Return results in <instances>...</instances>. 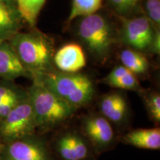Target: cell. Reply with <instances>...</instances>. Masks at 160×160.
Segmentation results:
<instances>
[{"label":"cell","mask_w":160,"mask_h":160,"mask_svg":"<svg viewBox=\"0 0 160 160\" xmlns=\"http://www.w3.org/2000/svg\"><path fill=\"white\" fill-rule=\"evenodd\" d=\"M36 128L34 113L27 95L0 121V137L10 142L31 135Z\"/></svg>","instance_id":"obj_5"},{"label":"cell","mask_w":160,"mask_h":160,"mask_svg":"<svg viewBox=\"0 0 160 160\" xmlns=\"http://www.w3.org/2000/svg\"><path fill=\"white\" fill-rule=\"evenodd\" d=\"M28 96L37 127H52L68 119L77 111V108L64 101L38 79H34Z\"/></svg>","instance_id":"obj_3"},{"label":"cell","mask_w":160,"mask_h":160,"mask_svg":"<svg viewBox=\"0 0 160 160\" xmlns=\"http://www.w3.org/2000/svg\"><path fill=\"white\" fill-rule=\"evenodd\" d=\"M0 160H2V159H1V157H0Z\"/></svg>","instance_id":"obj_26"},{"label":"cell","mask_w":160,"mask_h":160,"mask_svg":"<svg viewBox=\"0 0 160 160\" xmlns=\"http://www.w3.org/2000/svg\"><path fill=\"white\" fill-rule=\"evenodd\" d=\"M8 42L24 67L33 77L53 70V41L45 33L39 31L18 32Z\"/></svg>","instance_id":"obj_1"},{"label":"cell","mask_w":160,"mask_h":160,"mask_svg":"<svg viewBox=\"0 0 160 160\" xmlns=\"http://www.w3.org/2000/svg\"><path fill=\"white\" fill-rule=\"evenodd\" d=\"M20 17L31 27L35 25L46 0H15Z\"/></svg>","instance_id":"obj_17"},{"label":"cell","mask_w":160,"mask_h":160,"mask_svg":"<svg viewBox=\"0 0 160 160\" xmlns=\"http://www.w3.org/2000/svg\"><path fill=\"white\" fill-rule=\"evenodd\" d=\"M111 7L121 16H127L133 13L142 0H108Z\"/></svg>","instance_id":"obj_19"},{"label":"cell","mask_w":160,"mask_h":160,"mask_svg":"<svg viewBox=\"0 0 160 160\" xmlns=\"http://www.w3.org/2000/svg\"><path fill=\"white\" fill-rule=\"evenodd\" d=\"M148 110L151 117L157 122L160 121V96L159 93H152L149 95L146 101Z\"/></svg>","instance_id":"obj_22"},{"label":"cell","mask_w":160,"mask_h":160,"mask_svg":"<svg viewBox=\"0 0 160 160\" xmlns=\"http://www.w3.org/2000/svg\"><path fill=\"white\" fill-rule=\"evenodd\" d=\"M57 151L65 160H82L88 155L85 141L75 133H67L57 142Z\"/></svg>","instance_id":"obj_11"},{"label":"cell","mask_w":160,"mask_h":160,"mask_svg":"<svg viewBox=\"0 0 160 160\" xmlns=\"http://www.w3.org/2000/svg\"><path fill=\"white\" fill-rule=\"evenodd\" d=\"M66 102L77 108L91 102L94 96L91 79L80 73L51 71L33 76Z\"/></svg>","instance_id":"obj_2"},{"label":"cell","mask_w":160,"mask_h":160,"mask_svg":"<svg viewBox=\"0 0 160 160\" xmlns=\"http://www.w3.org/2000/svg\"><path fill=\"white\" fill-rule=\"evenodd\" d=\"M145 11L147 17L156 28L160 25V0H146Z\"/></svg>","instance_id":"obj_20"},{"label":"cell","mask_w":160,"mask_h":160,"mask_svg":"<svg viewBox=\"0 0 160 160\" xmlns=\"http://www.w3.org/2000/svg\"><path fill=\"white\" fill-rule=\"evenodd\" d=\"M20 17L16 6L0 0V42L9 41L19 32Z\"/></svg>","instance_id":"obj_12"},{"label":"cell","mask_w":160,"mask_h":160,"mask_svg":"<svg viewBox=\"0 0 160 160\" xmlns=\"http://www.w3.org/2000/svg\"><path fill=\"white\" fill-rule=\"evenodd\" d=\"M157 29L146 17L126 19L122 31V41L135 51H148Z\"/></svg>","instance_id":"obj_6"},{"label":"cell","mask_w":160,"mask_h":160,"mask_svg":"<svg viewBox=\"0 0 160 160\" xmlns=\"http://www.w3.org/2000/svg\"><path fill=\"white\" fill-rule=\"evenodd\" d=\"M78 33L96 57L104 59L108 55L113 42V30L102 16L94 13L84 17L79 24Z\"/></svg>","instance_id":"obj_4"},{"label":"cell","mask_w":160,"mask_h":160,"mask_svg":"<svg viewBox=\"0 0 160 160\" xmlns=\"http://www.w3.org/2000/svg\"><path fill=\"white\" fill-rule=\"evenodd\" d=\"M119 59L124 67L135 75L143 74L148 70L149 62L147 58L135 50H123L120 52Z\"/></svg>","instance_id":"obj_16"},{"label":"cell","mask_w":160,"mask_h":160,"mask_svg":"<svg viewBox=\"0 0 160 160\" xmlns=\"http://www.w3.org/2000/svg\"><path fill=\"white\" fill-rule=\"evenodd\" d=\"M19 91L13 86L2 84L0 85V103L10 96L18 93Z\"/></svg>","instance_id":"obj_23"},{"label":"cell","mask_w":160,"mask_h":160,"mask_svg":"<svg viewBox=\"0 0 160 160\" xmlns=\"http://www.w3.org/2000/svg\"><path fill=\"white\" fill-rule=\"evenodd\" d=\"M31 75L24 67L9 42H0V77L12 80Z\"/></svg>","instance_id":"obj_9"},{"label":"cell","mask_w":160,"mask_h":160,"mask_svg":"<svg viewBox=\"0 0 160 160\" xmlns=\"http://www.w3.org/2000/svg\"><path fill=\"white\" fill-rule=\"evenodd\" d=\"M149 51L151 53H155V54H159L160 52V33L159 29H157L155 31L154 37H153V41H152L151 45L150 46Z\"/></svg>","instance_id":"obj_24"},{"label":"cell","mask_w":160,"mask_h":160,"mask_svg":"<svg viewBox=\"0 0 160 160\" xmlns=\"http://www.w3.org/2000/svg\"><path fill=\"white\" fill-rule=\"evenodd\" d=\"M28 95V93H27ZM27 95H24L21 92H18L10 96L0 103V121L7 116L11 110Z\"/></svg>","instance_id":"obj_21"},{"label":"cell","mask_w":160,"mask_h":160,"mask_svg":"<svg viewBox=\"0 0 160 160\" xmlns=\"http://www.w3.org/2000/svg\"><path fill=\"white\" fill-rule=\"evenodd\" d=\"M102 5V0H73L68 22H71L77 17L94 14L101 8Z\"/></svg>","instance_id":"obj_18"},{"label":"cell","mask_w":160,"mask_h":160,"mask_svg":"<svg viewBox=\"0 0 160 160\" xmlns=\"http://www.w3.org/2000/svg\"><path fill=\"white\" fill-rule=\"evenodd\" d=\"M53 62L59 71L78 73L85 67L86 58L81 46L77 43H68L56 52Z\"/></svg>","instance_id":"obj_8"},{"label":"cell","mask_w":160,"mask_h":160,"mask_svg":"<svg viewBox=\"0 0 160 160\" xmlns=\"http://www.w3.org/2000/svg\"><path fill=\"white\" fill-rule=\"evenodd\" d=\"M5 160H52L39 141L22 138L10 142L5 149Z\"/></svg>","instance_id":"obj_7"},{"label":"cell","mask_w":160,"mask_h":160,"mask_svg":"<svg viewBox=\"0 0 160 160\" xmlns=\"http://www.w3.org/2000/svg\"><path fill=\"white\" fill-rule=\"evenodd\" d=\"M83 131L97 147H105L113 139V131L109 121L102 116H91L83 122Z\"/></svg>","instance_id":"obj_10"},{"label":"cell","mask_w":160,"mask_h":160,"mask_svg":"<svg viewBox=\"0 0 160 160\" xmlns=\"http://www.w3.org/2000/svg\"><path fill=\"white\" fill-rule=\"evenodd\" d=\"M103 82L113 88L131 91L140 90L137 76L123 65L117 66L106 77Z\"/></svg>","instance_id":"obj_15"},{"label":"cell","mask_w":160,"mask_h":160,"mask_svg":"<svg viewBox=\"0 0 160 160\" xmlns=\"http://www.w3.org/2000/svg\"><path fill=\"white\" fill-rule=\"evenodd\" d=\"M100 110L103 117L108 121L118 123L122 121L127 114L128 105L122 96L112 93L105 96L101 100Z\"/></svg>","instance_id":"obj_13"},{"label":"cell","mask_w":160,"mask_h":160,"mask_svg":"<svg viewBox=\"0 0 160 160\" xmlns=\"http://www.w3.org/2000/svg\"><path fill=\"white\" fill-rule=\"evenodd\" d=\"M3 1H5V2L10 4V5L16 6V7H17V5H16V1H15V0H3Z\"/></svg>","instance_id":"obj_25"},{"label":"cell","mask_w":160,"mask_h":160,"mask_svg":"<svg viewBox=\"0 0 160 160\" xmlns=\"http://www.w3.org/2000/svg\"><path fill=\"white\" fill-rule=\"evenodd\" d=\"M128 145L142 149L159 150L160 148V130L155 128L138 129L129 132L124 137Z\"/></svg>","instance_id":"obj_14"}]
</instances>
